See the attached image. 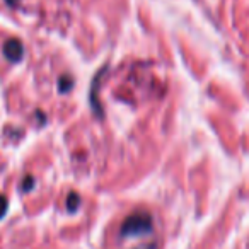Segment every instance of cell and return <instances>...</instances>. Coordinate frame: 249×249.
Listing matches in <instances>:
<instances>
[{
  "instance_id": "6da1fadb",
  "label": "cell",
  "mask_w": 249,
  "mask_h": 249,
  "mask_svg": "<svg viewBox=\"0 0 249 249\" xmlns=\"http://www.w3.org/2000/svg\"><path fill=\"white\" fill-rule=\"evenodd\" d=\"M120 241L128 249H156L154 218L150 212L135 210L121 222Z\"/></svg>"
},
{
  "instance_id": "7a4b0ae2",
  "label": "cell",
  "mask_w": 249,
  "mask_h": 249,
  "mask_svg": "<svg viewBox=\"0 0 249 249\" xmlns=\"http://www.w3.org/2000/svg\"><path fill=\"white\" fill-rule=\"evenodd\" d=\"M4 55L11 62H21L22 56H24V46H22V43L18 38H12L9 41H5Z\"/></svg>"
},
{
  "instance_id": "3957f363",
  "label": "cell",
  "mask_w": 249,
  "mask_h": 249,
  "mask_svg": "<svg viewBox=\"0 0 249 249\" xmlns=\"http://www.w3.org/2000/svg\"><path fill=\"white\" fill-rule=\"evenodd\" d=\"M79 205H80V196L75 193V191H72V193L67 196V210H69V212H75Z\"/></svg>"
},
{
  "instance_id": "277c9868",
  "label": "cell",
  "mask_w": 249,
  "mask_h": 249,
  "mask_svg": "<svg viewBox=\"0 0 249 249\" xmlns=\"http://www.w3.org/2000/svg\"><path fill=\"white\" fill-rule=\"evenodd\" d=\"M73 86V79L69 75H63L62 79H60L58 82V87H60V92H69L70 89H72Z\"/></svg>"
},
{
  "instance_id": "5b68a950",
  "label": "cell",
  "mask_w": 249,
  "mask_h": 249,
  "mask_svg": "<svg viewBox=\"0 0 249 249\" xmlns=\"http://www.w3.org/2000/svg\"><path fill=\"white\" fill-rule=\"evenodd\" d=\"M33 186H35V178H33V176H26L24 179H22L21 190L22 191H31Z\"/></svg>"
},
{
  "instance_id": "8992f818",
  "label": "cell",
  "mask_w": 249,
  "mask_h": 249,
  "mask_svg": "<svg viewBox=\"0 0 249 249\" xmlns=\"http://www.w3.org/2000/svg\"><path fill=\"white\" fill-rule=\"evenodd\" d=\"M7 207H9L7 198H5L4 195H0V218L5 215V212H7Z\"/></svg>"
},
{
  "instance_id": "52a82bcc",
  "label": "cell",
  "mask_w": 249,
  "mask_h": 249,
  "mask_svg": "<svg viewBox=\"0 0 249 249\" xmlns=\"http://www.w3.org/2000/svg\"><path fill=\"white\" fill-rule=\"evenodd\" d=\"M18 2H19V0H7L9 5H18Z\"/></svg>"
}]
</instances>
